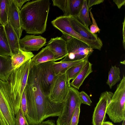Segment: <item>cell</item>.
<instances>
[{"instance_id":"ac0fdd59","label":"cell","mask_w":125,"mask_h":125,"mask_svg":"<svg viewBox=\"0 0 125 125\" xmlns=\"http://www.w3.org/2000/svg\"><path fill=\"white\" fill-rule=\"evenodd\" d=\"M13 71L11 66V56L0 55V79L7 81Z\"/></svg>"},{"instance_id":"3957f363","label":"cell","mask_w":125,"mask_h":125,"mask_svg":"<svg viewBox=\"0 0 125 125\" xmlns=\"http://www.w3.org/2000/svg\"><path fill=\"white\" fill-rule=\"evenodd\" d=\"M31 60L14 70L10 75L8 81L13 101L15 115L21 108L23 92L26 86L30 71Z\"/></svg>"},{"instance_id":"52a82bcc","label":"cell","mask_w":125,"mask_h":125,"mask_svg":"<svg viewBox=\"0 0 125 125\" xmlns=\"http://www.w3.org/2000/svg\"><path fill=\"white\" fill-rule=\"evenodd\" d=\"M61 115L56 121V125H70L71 120L76 107L81 106L82 102L80 92L71 86L63 102Z\"/></svg>"},{"instance_id":"9a60e30c","label":"cell","mask_w":125,"mask_h":125,"mask_svg":"<svg viewBox=\"0 0 125 125\" xmlns=\"http://www.w3.org/2000/svg\"><path fill=\"white\" fill-rule=\"evenodd\" d=\"M3 27L6 39L10 49L12 55L18 53L20 49V39L17 34L9 20L7 23Z\"/></svg>"},{"instance_id":"4dcf8cb0","label":"cell","mask_w":125,"mask_h":125,"mask_svg":"<svg viewBox=\"0 0 125 125\" xmlns=\"http://www.w3.org/2000/svg\"><path fill=\"white\" fill-rule=\"evenodd\" d=\"M20 108L23 115L25 118L27 111V104L25 89L22 96Z\"/></svg>"},{"instance_id":"5bb4252c","label":"cell","mask_w":125,"mask_h":125,"mask_svg":"<svg viewBox=\"0 0 125 125\" xmlns=\"http://www.w3.org/2000/svg\"><path fill=\"white\" fill-rule=\"evenodd\" d=\"M20 10L14 0H9L8 20L10 21L20 39L22 35L23 30L21 26Z\"/></svg>"},{"instance_id":"f546056e","label":"cell","mask_w":125,"mask_h":125,"mask_svg":"<svg viewBox=\"0 0 125 125\" xmlns=\"http://www.w3.org/2000/svg\"><path fill=\"white\" fill-rule=\"evenodd\" d=\"M80 107L78 106L76 107L71 119L70 125H77L80 113Z\"/></svg>"},{"instance_id":"7402d4cb","label":"cell","mask_w":125,"mask_h":125,"mask_svg":"<svg viewBox=\"0 0 125 125\" xmlns=\"http://www.w3.org/2000/svg\"><path fill=\"white\" fill-rule=\"evenodd\" d=\"M86 60H81L73 61L54 62L53 64L54 71L57 76L66 73L67 71L71 67L78 65Z\"/></svg>"},{"instance_id":"8fae6325","label":"cell","mask_w":125,"mask_h":125,"mask_svg":"<svg viewBox=\"0 0 125 125\" xmlns=\"http://www.w3.org/2000/svg\"><path fill=\"white\" fill-rule=\"evenodd\" d=\"M113 93L106 91L102 93L96 104L92 117L93 125H102L106 119V111L107 106Z\"/></svg>"},{"instance_id":"d4e9b609","label":"cell","mask_w":125,"mask_h":125,"mask_svg":"<svg viewBox=\"0 0 125 125\" xmlns=\"http://www.w3.org/2000/svg\"><path fill=\"white\" fill-rule=\"evenodd\" d=\"M9 0H0V24L5 26L8 21Z\"/></svg>"},{"instance_id":"ba28073f","label":"cell","mask_w":125,"mask_h":125,"mask_svg":"<svg viewBox=\"0 0 125 125\" xmlns=\"http://www.w3.org/2000/svg\"><path fill=\"white\" fill-rule=\"evenodd\" d=\"M55 61H52L38 65L39 80L43 94L48 97L51 88L57 77L54 69L53 64Z\"/></svg>"},{"instance_id":"e0dca14e","label":"cell","mask_w":125,"mask_h":125,"mask_svg":"<svg viewBox=\"0 0 125 125\" xmlns=\"http://www.w3.org/2000/svg\"><path fill=\"white\" fill-rule=\"evenodd\" d=\"M52 61H54V55L47 46L32 58L31 60V68L40 63Z\"/></svg>"},{"instance_id":"7c38bea8","label":"cell","mask_w":125,"mask_h":125,"mask_svg":"<svg viewBox=\"0 0 125 125\" xmlns=\"http://www.w3.org/2000/svg\"><path fill=\"white\" fill-rule=\"evenodd\" d=\"M20 49L23 51L31 52L38 51L45 45L46 39L40 35H26L19 40Z\"/></svg>"},{"instance_id":"44dd1931","label":"cell","mask_w":125,"mask_h":125,"mask_svg":"<svg viewBox=\"0 0 125 125\" xmlns=\"http://www.w3.org/2000/svg\"><path fill=\"white\" fill-rule=\"evenodd\" d=\"M83 0H66L65 10L63 16L76 17L81 9Z\"/></svg>"},{"instance_id":"4316f807","label":"cell","mask_w":125,"mask_h":125,"mask_svg":"<svg viewBox=\"0 0 125 125\" xmlns=\"http://www.w3.org/2000/svg\"><path fill=\"white\" fill-rule=\"evenodd\" d=\"M88 60H85L68 69L66 72L68 79L70 81L73 80L81 71Z\"/></svg>"},{"instance_id":"d590c367","label":"cell","mask_w":125,"mask_h":125,"mask_svg":"<svg viewBox=\"0 0 125 125\" xmlns=\"http://www.w3.org/2000/svg\"><path fill=\"white\" fill-rule=\"evenodd\" d=\"M113 1L117 6L118 9H120L125 5V0H114Z\"/></svg>"},{"instance_id":"60d3db41","label":"cell","mask_w":125,"mask_h":125,"mask_svg":"<svg viewBox=\"0 0 125 125\" xmlns=\"http://www.w3.org/2000/svg\"><path fill=\"white\" fill-rule=\"evenodd\" d=\"M122 125H125V119L123 121Z\"/></svg>"},{"instance_id":"ffe728a7","label":"cell","mask_w":125,"mask_h":125,"mask_svg":"<svg viewBox=\"0 0 125 125\" xmlns=\"http://www.w3.org/2000/svg\"><path fill=\"white\" fill-rule=\"evenodd\" d=\"M92 65L88 60L87 61L81 71L70 83L71 86L79 89L85 79L92 72Z\"/></svg>"},{"instance_id":"1f68e13d","label":"cell","mask_w":125,"mask_h":125,"mask_svg":"<svg viewBox=\"0 0 125 125\" xmlns=\"http://www.w3.org/2000/svg\"><path fill=\"white\" fill-rule=\"evenodd\" d=\"M80 96L82 104L90 106L92 103L90 96L84 91L80 92Z\"/></svg>"},{"instance_id":"e575fe53","label":"cell","mask_w":125,"mask_h":125,"mask_svg":"<svg viewBox=\"0 0 125 125\" xmlns=\"http://www.w3.org/2000/svg\"><path fill=\"white\" fill-rule=\"evenodd\" d=\"M14 2L18 8L20 10L23 4L26 2L30 0H14Z\"/></svg>"},{"instance_id":"4fadbf2b","label":"cell","mask_w":125,"mask_h":125,"mask_svg":"<svg viewBox=\"0 0 125 125\" xmlns=\"http://www.w3.org/2000/svg\"><path fill=\"white\" fill-rule=\"evenodd\" d=\"M47 46L53 54L55 62L64 58L68 54L66 41L62 37L51 38Z\"/></svg>"},{"instance_id":"5b68a950","label":"cell","mask_w":125,"mask_h":125,"mask_svg":"<svg viewBox=\"0 0 125 125\" xmlns=\"http://www.w3.org/2000/svg\"><path fill=\"white\" fill-rule=\"evenodd\" d=\"M0 124L15 125L13 101L8 81L0 79Z\"/></svg>"},{"instance_id":"f35d334b","label":"cell","mask_w":125,"mask_h":125,"mask_svg":"<svg viewBox=\"0 0 125 125\" xmlns=\"http://www.w3.org/2000/svg\"><path fill=\"white\" fill-rule=\"evenodd\" d=\"M102 125H114L112 122L109 121H104Z\"/></svg>"},{"instance_id":"2e32d148","label":"cell","mask_w":125,"mask_h":125,"mask_svg":"<svg viewBox=\"0 0 125 125\" xmlns=\"http://www.w3.org/2000/svg\"><path fill=\"white\" fill-rule=\"evenodd\" d=\"M71 25L74 30L84 38L94 41H102L97 35L91 33L89 28H87L81 23L76 17L69 16Z\"/></svg>"},{"instance_id":"484cf974","label":"cell","mask_w":125,"mask_h":125,"mask_svg":"<svg viewBox=\"0 0 125 125\" xmlns=\"http://www.w3.org/2000/svg\"><path fill=\"white\" fill-rule=\"evenodd\" d=\"M0 55L11 56V52L6 40L3 27L0 24Z\"/></svg>"},{"instance_id":"836d02e7","label":"cell","mask_w":125,"mask_h":125,"mask_svg":"<svg viewBox=\"0 0 125 125\" xmlns=\"http://www.w3.org/2000/svg\"><path fill=\"white\" fill-rule=\"evenodd\" d=\"M103 0H87V5L89 9L92 6L103 3Z\"/></svg>"},{"instance_id":"30bf717a","label":"cell","mask_w":125,"mask_h":125,"mask_svg":"<svg viewBox=\"0 0 125 125\" xmlns=\"http://www.w3.org/2000/svg\"><path fill=\"white\" fill-rule=\"evenodd\" d=\"M52 25L60 31L65 38L72 37L76 38L89 46L92 44V40L86 39L76 32L71 26L69 17L62 16L57 17L51 22Z\"/></svg>"},{"instance_id":"6da1fadb","label":"cell","mask_w":125,"mask_h":125,"mask_svg":"<svg viewBox=\"0 0 125 125\" xmlns=\"http://www.w3.org/2000/svg\"><path fill=\"white\" fill-rule=\"evenodd\" d=\"M25 89L27 104L25 118L29 125H40L47 118L58 117L61 115L63 103H55L44 95L41 87L37 65L31 69Z\"/></svg>"},{"instance_id":"603a6c76","label":"cell","mask_w":125,"mask_h":125,"mask_svg":"<svg viewBox=\"0 0 125 125\" xmlns=\"http://www.w3.org/2000/svg\"><path fill=\"white\" fill-rule=\"evenodd\" d=\"M87 0H83L80 12L76 17L79 21L87 28L92 24L90 20Z\"/></svg>"},{"instance_id":"8d00e7d4","label":"cell","mask_w":125,"mask_h":125,"mask_svg":"<svg viewBox=\"0 0 125 125\" xmlns=\"http://www.w3.org/2000/svg\"><path fill=\"white\" fill-rule=\"evenodd\" d=\"M125 18L124 17L123 22V30H122V35L123 36V45L124 49H125Z\"/></svg>"},{"instance_id":"83f0119b","label":"cell","mask_w":125,"mask_h":125,"mask_svg":"<svg viewBox=\"0 0 125 125\" xmlns=\"http://www.w3.org/2000/svg\"><path fill=\"white\" fill-rule=\"evenodd\" d=\"M15 125H29L21 108L15 115Z\"/></svg>"},{"instance_id":"7a4b0ae2","label":"cell","mask_w":125,"mask_h":125,"mask_svg":"<svg viewBox=\"0 0 125 125\" xmlns=\"http://www.w3.org/2000/svg\"><path fill=\"white\" fill-rule=\"evenodd\" d=\"M50 3L49 0L28 2L20 10L21 27L30 34H42L46 30Z\"/></svg>"},{"instance_id":"277c9868","label":"cell","mask_w":125,"mask_h":125,"mask_svg":"<svg viewBox=\"0 0 125 125\" xmlns=\"http://www.w3.org/2000/svg\"><path fill=\"white\" fill-rule=\"evenodd\" d=\"M106 114L114 123L125 119V77L123 75L113 94L107 108Z\"/></svg>"},{"instance_id":"74e56055","label":"cell","mask_w":125,"mask_h":125,"mask_svg":"<svg viewBox=\"0 0 125 125\" xmlns=\"http://www.w3.org/2000/svg\"><path fill=\"white\" fill-rule=\"evenodd\" d=\"M40 125H55V124L54 120H48L42 122Z\"/></svg>"},{"instance_id":"9c48e42d","label":"cell","mask_w":125,"mask_h":125,"mask_svg":"<svg viewBox=\"0 0 125 125\" xmlns=\"http://www.w3.org/2000/svg\"><path fill=\"white\" fill-rule=\"evenodd\" d=\"M66 73L57 76L52 86L48 98L56 104L63 103L71 86Z\"/></svg>"},{"instance_id":"d6986e66","label":"cell","mask_w":125,"mask_h":125,"mask_svg":"<svg viewBox=\"0 0 125 125\" xmlns=\"http://www.w3.org/2000/svg\"><path fill=\"white\" fill-rule=\"evenodd\" d=\"M34 55L31 52H27L20 49L18 53L11 56V66L14 70L27 61L31 59Z\"/></svg>"},{"instance_id":"8992f818","label":"cell","mask_w":125,"mask_h":125,"mask_svg":"<svg viewBox=\"0 0 125 125\" xmlns=\"http://www.w3.org/2000/svg\"><path fill=\"white\" fill-rule=\"evenodd\" d=\"M68 54L60 61L88 60L93 50L84 42L73 37L66 39Z\"/></svg>"},{"instance_id":"f1b7e54d","label":"cell","mask_w":125,"mask_h":125,"mask_svg":"<svg viewBox=\"0 0 125 125\" xmlns=\"http://www.w3.org/2000/svg\"><path fill=\"white\" fill-rule=\"evenodd\" d=\"M92 9V8H91L89 10V12H90V16L92 21V25L90 26L89 30L92 33L95 34V33L97 32L99 33L100 30L97 24L96 20L91 11Z\"/></svg>"},{"instance_id":"d6a6232c","label":"cell","mask_w":125,"mask_h":125,"mask_svg":"<svg viewBox=\"0 0 125 125\" xmlns=\"http://www.w3.org/2000/svg\"><path fill=\"white\" fill-rule=\"evenodd\" d=\"M53 5L54 6L58 7L64 13L65 11L66 0H52Z\"/></svg>"},{"instance_id":"ab89813d","label":"cell","mask_w":125,"mask_h":125,"mask_svg":"<svg viewBox=\"0 0 125 125\" xmlns=\"http://www.w3.org/2000/svg\"><path fill=\"white\" fill-rule=\"evenodd\" d=\"M120 63L121 64H125V60H124V61H123L120 62Z\"/></svg>"},{"instance_id":"b9f144b4","label":"cell","mask_w":125,"mask_h":125,"mask_svg":"<svg viewBox=\"0 0 125 125\" xmlns=\"http://www.w3.org/2000/svg\"></svg>"},{"instance_id":"cb8c5ba5","label":"cell","mask_w":125,"mask_h":125,"mask_svg":"<svg viewBox=\"0 0 125 125\" xmlns=\"http://www.w3.org/2000/svg\"><path fill=\"white\" fill-rule=\"evenodd\" d=\"M119 68L116 65L112 66L109 72L108 78L106 82L110 89L118 81H121Z\"/></svg>"}]
</instances>
